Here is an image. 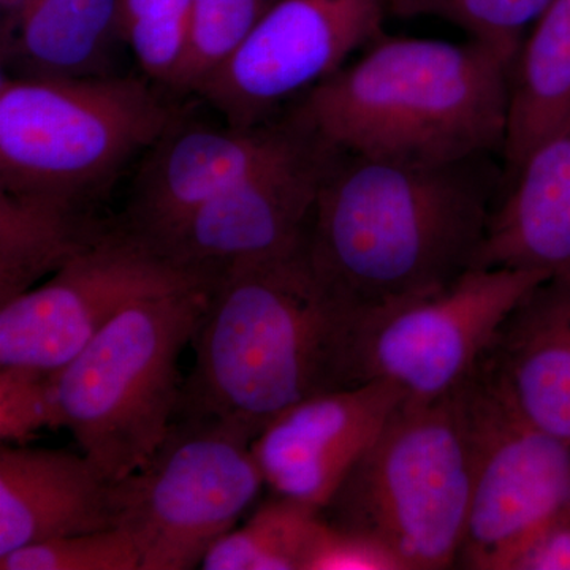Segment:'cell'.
Instances as JSON below:
<instances>
[{"label": "cell", "instance_id": "6da1fadb", "mask_svg": "<svg viewBox=\"0 0 570 570\" xmlns=\"http://www.w3.org/2000/svg\"><path fill=\"white\" fill-rule=\"evenodd\" d=\"M505 181L494 154L419 164L337 149L307 228V262L356 309L433 294L472 269Z\"/></svg>", "mask_w": 570, "mask_h": 570}, {"label": "cell", "instance_id": "7a4b0ae2", "mask_svg": "<svg viewBox=\"0 0 570 570\" xmlns=\"http://www.w3.org/2000/svg\"><path fill=\"white\" fill-rule=\"evenodd\" d=\"M358 311L318 281L305 247L227 269L209 291L175 419H224L257 438L299 401L356 387Z\"/></svg>", "mask_w": 570, "mask_h": 570}, {"label": "cell", "instance_id": "3957f363", "mask_svg": "<svg viewBox=\"0 0 570 570\" xmlns=\"http://www.w3.org/2000/svg\"><path fill=\"white\" fill-rule=\"evenodd\" d=\"M512 63L478 40L382 33L292 107L340 151L419 164L502 156Z\"/></svg>", "mask_w": 570, "mask_h": 570}, {"label": "cell", "instance_id": "277c9868", "mask_svg": "<svg viewBox=\"0 0 570 570\" xmlns=\"http://www.w3.org/2000/svg\"><path fill=\"white\" fill-rule=\"evenodd\" d=\"M472 485L474 453L459 390L431 401L406 396L321 517L381 543L404 570L456 568Z\"/></svg>", "mask_w": 570, "mask_h": 570}, {"label": "cell", "instance_id": "5b68a950", "mask_svg": "<svg viewBox=\"0 0 570 570\" xmlns=\"http://www.w3.org/2000/svg\"><path fill=\"white\" fill-rule=\"evenodd\" d=\"M212 287L141 299L55 371L56 428H66L108 482L151 459L174 423L178 363Z\"/></svg>", "mask_w": 570, "mask_h": 570}, {"label": "cell", "instance_id": "8992f818", "mask_svg": "<svg viewBox=\"0 0 570 570\" xmlns=\"http://www.w3.org/2000/svg\"><path fill=\"white\" fill-rule=\"evenodd\" d=\"M178 118L132 77L0 80V190L91 206Z\"/></svg>", "mask_w": 570, "mask_h": 570}, {"label": "cell", "instance_id": "52a82bcc", "mask_svg": "<svg viewBox=\"0 0 570 570\" xmlns=\"http://www.w3.org/2000/svg\"><path fill=\"white\" fill-rule=\"evenodd\" d=\"M254 433L214 417L175 419L132 474L110 483L115 528L132 538L140 570L200 568L265 487Z\"/></svg>", "mask_w": 570, "mask_h": 570}, {"label": "cell", "instance_id": "ba28073f", "mask_svg": "<svg viewBox=\"0 0 570 570\" xmlns=\"http://www.w3.org/2000/svg\"><path fill=\"white\" fill-rule=\"evenodd\" d=\"M546 273L472 268L433 294L358 311L356 384L385 379L419 401L459 390L489 354L499 330Z\"/></svg>", "mask_w": 570, "mask_h": 570}, {"label": "cell", "instance_id": "9c48e42d", "mask_svg": "<svg viewBox=\"0 0 570 570\" xmlns=\"http://www.w3.org/2000/svg\"><path fill=\"white\" fill-rule=\"evenodd\" d=\"M459 395L474 485L456 568L510 570L532 535L570 509V441L528 419L483 360Z\"/></svg>", "mask_w": 570, "mask_h": 570}, {"label": "cell", "instance_id": "30bf717a", "mask_svg": "<svg viewBox=\"0 0 570 570\" xmlns=\"http://www.w3.org/2000/svg\"><path fill=\"white\" fill-rule=\"evenodd\" d=\"M213 285L112 223L56 275L0 306V367L59 370L135 303Z\"/></svg>", "mask_w": 570, "mask_h": 570}, {"label": "cell", "instance_id": "8fae6325", "mask_svg": "<svg viewBox=\"0 0 570 570\" xmlns=\"http://www.w3.org/2000/svg\"><path fill=\"white\" fill-rule=\"evenodd\" d=\"M385 0H279L195 91L225 124L269 121L384 32Z\"/></svg>", "mask_w": 570, "mask_h": 570}, {"label": "cell", "instance_id": "7c38bea8", "mask_svg": "<svg viewBox=\"0 0 570 570\" xmlns=\"http://www.w3.org/2000/svg\"><path fill=\"white\" fill-rule=\"evenodd\" d=\"M336 151L317 138L198 206L148 242L168 261L213 283L235 266L299 253Z\"/></svg>", "mask_w": 570, "mask_h": 570}, {"label": "cell", "instance_id": "4fadbf2b", "mask_svg": "<svg viewBox=\"0 0 570 570\" xmlns=\"http://www.w3.org/2000/svg\"><path fill=\"white\" fill-rule=\"evenodd\" d=\"M321 138L292 105L250 127L183 126L179 118L141 163L121 220L156 238L198 206Z\"/></svg>", "mask_w": 570, "mask_h": 570}, {"label": "cell", "instance_id": "5bb4252c", "mask_svg": "<svg viewBox=\"0 0 570 570\" xmlns=\"http://www.w3.org/2000/svg\"><path fill=\"white\" fill-rule=\"evenodd\" d=\"M406 396L374 379L285 409L253 442L265 485L321 512Z\"/></svg>", "mask_w": 570, "mask_h": 570}, {"label": "cell", "instance_id": "9a60e30c", "mask_svg": "<svg viewBox=\"0 0 570 570\" xmlns=\"http://www.w3.org/2000/svg\"><path fill=\"white\" fill-rule=\"evenodd\" d=\"M110 483L85 455L0 450V557L32 543L115 528Z\"/></svg>", "mask_w": 570, "mask_h": 570}, {"label": "cell", "instance_id": "2e32d148", "mask_svg": "<svg viewBox=\"0 0 570 570\" xmlns=\"http://www.w3.org/2000/svg\"><path fill=\"white\" fill-rule=\"evenodd\" d=\"M483 365L528 419L570 441V272L521 299Z\"/></svg>", "mask_w": 570, "mask_h": 570}, {"label": "cell", "instance_id": "e0dca14e", "mask_svg": "<svg viewBox=\"0 0 570 570\" xmlns=\"http://www.w3.org/2000/svg\"><path fill=\"white\" fill-rule=\"evenodd\" d=\"M472 268L570 272V115L505 186Z\"/></svg>", "mask_w": 570, "mask_h": 570}, {"label": "cell", "instance_id": "ac0fdd59", "mask_svg": "<svg viewBox=\"0 0 570 570\" xmlns=\"http://www.w3.org/2000/svg\"><path fill=\"white\" fill-rule=\"evenodd\" d=\"M118 0H26L14 32L0 45L3 70L14 77H102L116 28Z\"/></svg>", "mask_w": 570, "mask_h": 570}, {"label": "cell", "instance_id": "d6986e66", "mask_svg": "<svg viewBox=\"0 0 570 570\" xmlns=\"http://www.w3.org/2000/svg\"><path fill=\"white\" fill-rule=\"evenodd\" d=\"M111 225L91 206L0 190V306L56 275Z\"/></svg>", "mask_w": 570, "mask_h": 570}, {"label": "cell", "instance_id": "ffe728a7", "mask_svg": "<svg viewBox=\"0 0 570 570\" xmlns=\"http://www.w3.org/2000/svg\"><path fill=\"white\" fill-rule=\"evenodd\" d=\"M570 115V0H550L510 71L505 186L528 154Z\"/></svg>", "mask_w": 570, "mask_h": 570}, {"label": "cell", "instance_id": "44dd1931", "mask_svg": "<svg viewBox=\"0 0 570 570\" xmlns=\"http://www.w3.org/2000/svg\"><path fill=\"white\" fill-rule=\"evenodd\" d=\"M321 512L276 497L206 553V570H305Z\"/></svg>", "mask_w": 570, "mask_h": 570}, {"label": "cell", "instance_id": "7402d4cb", "mask_svg": "<svg viewBox=\"0 0 570 570\" xmlns=\"http://www.w3.org/2000/svg\"><path fill=\"white\" fill-rule=\"evenodd\" d=\"M116 28L146 77L174 89L189 55L193 0H118Z\"/></svg>", "mask_w": 570, "mask_h": 570}, {"label": "cell", "instance_id": "603a6c76", "mask_svg": "<svg viewBox=\"0 0 570 570\" xmlns=\"http://www.w3.org/2000/svg\"><path fill=\"white\" fill-rule=\"evenodd\" d=\"M397 18H438L515 59L523 37L550 0H385Z\"/></svg>", "mask_w": 570, "mask_h": 570}, {"label": "cell", "instance_id": "cb8c5ba5", "mask_svg": "<svg viewBox=\"0 0 570 570\" xmlns=\"http://www.w3.org/2000/svg\"><path fill=\"white\" fill-rule=\"evenodd\" d=\"M279 0H193L189 55L175 91L194 92Z\"/></svg>", "mask_w": 570, "mask_h": 570}, {"label": "cell", "instance_id": "d4e9b609", "mask_svg": "<svg viewBox=\"0 0 570 570\" xmlns=\"http://www.w3.org/2000/svg\"><path fill=\"white\" fill-rule=\"evenodd\" d=\"M2 570H140V553L121 528L32 543L0 557Z\"/></svg>", "mask_w": 570, "mask_h": 570}, {"label": "cell", "instance_id": "484cf974", "mask_svg": "<svg viewBox=\"0 0 570 570\" xmlns=\"http://www.w3.org/2000/svg\"><path fill=\"white\" fill-rule=\"evenodd\" d=\"M55 371L28 366L0 367V438L22 442L43 428H56L52 400Z\"/></svg>", "mask_w": 570, "mask_h": 570}, {"label": "cell", "instance_id": "4316f807", "mask_svg": "<svg viewBox=\"0 0 570 570\" xmlns=\"http://www.w3.org/2000/svg\"><path fill=\"white\" fill-rule=\"evenodd\" d=\"M305 570H404L381 543L358 532L321 524L307 554Z\"/></svg>", "mask_w": 570, "mask_h": 570}, {"label": "cell", "instance_id": "83f0119b", "mask_svg": "<svg viewBox=\"0 0 570 570\" xmlns=\"http://www.w3.org/2000/svg\"><path fill=\"white\" fill-rule=\"evenodd\" d=\"M510 570H570V509L532 535Z\"/></svg>", "mask_w": 570, "mask_h": 570}]
</instances>
